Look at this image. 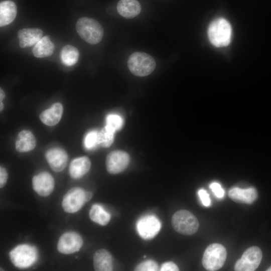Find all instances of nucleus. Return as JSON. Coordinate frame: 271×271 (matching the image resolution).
<instances>
[{"instance_id": "0eeeda50", "label": "nucleus", "mask_w": 271, "mask_h": 271, "mask_svg": "<svg viewBox=\"0 0 271 271\" xmlns=\"http://www.w3.org/2000/svg\"><path fill=\"white\" fill-rule=\"evenodd\" d=\"M262 252L257 246H252L247 248L243 253L234 265L236 271H253L255 270L262 259Z\"/></svg>"}, {"instance_id": "4468645a", "label": "nucleus", "mask_w": 271, "mask_h": 271, "mask_svg": "<svg viewBox=\"0 0 271 271\" xmlns=\"http://www.w3.org/2000/svg\"><path fill=\"white\" fill-rule=\"evenodd\" d=\"M228 196L236 203L250 204L256 199L257 193L254 188L241 189L234 187L229 190Z\"/></svg>"}, {"instance_id": "2f4dec72", "label": "nucleus", "mask_w": 271, "mask_h": 271, "mask_svg": "<svg viewBox=\"0 0 271 271\" xmlns=\"http://www.w3.org/2000/svg\"><path fill=\"white\" fill-rule=\"evenodd\" d=\"M8 174L7 170L3 167H0V188L4 187L7 182Z\"/></svg>"}, {"instance_id": "473e14b6", "label": "nucleus", "mask_w": 271, "mask_h": 271, "mask_svg": "<svg viewBox=\"0 0 271 271\" xmlns=\"http://www.w3.org/2000/svg\"><path fill=\"white\" fill-rule=\"evenodd\" d=\"M92 197V194L91 192L87 191L85 193V198L86 202L89 201Z\"/></svg>"}, {"instance_id": "20e7f679", "label": "nucleus", "mask_w": 271, "mask_h": 271, "mask_svg": "<svg viewBox=\"0 0 271 271\" xmlns=\"http://www.w3.org/2000/svg\"><path fill=\"white\" fill-rule=\"evenodd\" d=\"M172 224L177 232L186 235L195 233L199 226L196 216L186 210H180L175 212L172 218Z\"/></svg>"}, {"instance_id": "a878e982", "label": "nucleus", "mask_w": 271, "mask_h": 271, "mask_svg": "<svg viewBox=\"0 0 271 271\" xmlns=\"http://www.w3.org/2000/svg\"><path fill=\"white\" fill-rule=\"evenodd\" d=\"M123 124L122 118L117 114H109L106 117V125L109 128L116 131L119 130Z\"/></svg>"}, {"instance_id": "6ab92c4d", "label": "nucleus", "mask_w": 271, "mask_h": 271, "mask_svg": "<svg viewBox=\"0 0 271 271\" xmlns=\"http://www.w3.org/2000/svg\"><path fill=\"white\" fill-rule=\"evenodd\" d=\"M91 167L89 159L85 156L74 159L70 164L69 171L73 179H79L85 175Z\"/></svg>"}, {"instance_id": "393cba45", "label": "nucleus", "mask_w": 271, "mask_h": 271, "mask_svg": "<svg viewBox=\"0 0 271 271\" xmlns=\"http://www.w3.org/2000/svg\"><path fill=\"white\" fill-rule=\"evenodd\" d=\"M115 131L105 126L98 132V144L99 146L108 148L113 143Z\"/></svg>"}, {"instance_id": "c756f323", "label": "nucleus", "mask_w": 271, "mask_h": 271, "mask_svg": "<svg viewBox=\"0 0 271 271\" xmlns=\"http://www.w3.org/2000/svg\"><path fill=\"white\" fill-rule=\"evenodd\" d=\"M198 194L202 204L206 207L209 206L211 204V200L207 191L201 189L198 191Z\"/></svg>"}, {"instance_id": "f8f14e48", "label": "nucleus", "mask_w": 271, "mask_h": 271, "mask_svg": "<svg viewBox=\"0 0 271 271\" xmlns=\"http://www.w3.org/2000/svg\"><path fill=\"white\" fill-rule=\"evenodd\" d=\"M32 186L34 190L40 196L50 195L55 187V180L48 172H43L33 177Z\"/></svg>"}, {"instance_id": "7ed1b4c3", "label": "nucleus", "mask_w": 271, "mask_h": 271, "mask_svg": "<svg viewBox=\"0 0 271 271\" xmlns=\"http://www.w3.org/2000/svg\"><path fill=\"white\" fill-rule=\"evenodd\" d=\"M129 71L134 75L144 77L153 72L156 68V62L153 57L142 52L132 53L127 60Z\"/></svg>"}, {"instance_id": "a211bd4d", "label": "nucleus", "mask_w": 271, "mask_h": 271, "mask_svg": "<svg viewBox=\"0 0 271 271\" xmlns=\"http://www.w3.org/2000/svg\"><path fill=\"white\" fill-rule=\"evenodd\" d=\"M36 146V140L30 130H23L18 134L15 147L17 151L24 153L33 150Z\"/></svg>"}, {"instance_id": "39448f33", "label": "nucleus", "mask_w": 271, "mask_h": 271, "mask_svg": "<svg viewBox=\"0 0 271 271\" xmlns=\"http://www.w3.org/2000/svg\"><path fill=\"white\" fill-rule=\"evenodd\" d=\"M227 256L225 247L219 243L209 245L205 249L202 262L207 270H217L223 265Z\"/></svg>"}, {"instance_id": "aec40b11", "label": "nucleus", "mask_w": 271, "mask_h": 271, "mask_svg": "<svg viewBox=\"0 0 271 271\" xmlns=\"http://www.w3.org/2000/svg\"><path fill=\"white\" fill-rule=\"evenodd\" d=\"M116 8L118 14L127 19L137 17L141 10V5L137 0H120Z\"/></svg>"}, {"instance_id": "412c9836", "label": "nucleus", "mask_w": 271, "mask_h": 271, "mask_svg": "<svg viewBox=\"0 0 271 271\" xmlns=\"http://www.w3.org/2000/svg\"><path fill=\"white\" fill-rule=\"evenodd\" d=\"M17 8L15 3L11 1H5L0 3V26L4 27L12 23L17 15Z\"/></svg>"}, {"instance_id": "f3484780", "label": "nucleus", "mask_w": 271, "mask_h": 271, "mask_svg": "<svg viewBox=\"0 0 271 271\" xmlns=\"http://www.w3.org/2000/svg\"><path fill=\"white\" fill-rule=\"evenodd\" d=\"M93 266L96 271L112 270V257L111 254L105 249L96 250L93 255Z\"/></svg>"}, {"instance_id": "cd10ccee", "label": "nucleus", "mask_w": 271, "mask_h": 271, "mask_svg": "<svg viewBox=\"0 0 271 271\" xmlns=\"http://www.w3.org/2000/svg\"><path fill=\"white\" fill-rule=\"evenodd\" d=\"M136 271H157L159 270L157 262L153 260H147L139 264L134 269Z\"/></svg>"}, {"instance_id": "c85d7f7f", "label": "nucleus", "mask_w": 271, "mask_h": 271, "mask_svg": "<svg viewBox=\"0 0 271 271\" xmlns=\"http://www.w3.org/2000/svg\"><path fill=\"white\" fill-rule=\"evenodd\" d=\"M209 188L217 197L222 198L224 197L225 192L219 183L213 182L209 185Z\"/></svg>"}, {"instance_id": "2eb2a0df", "label": "nucleus", "mask_w": 271, "mask_h": 271, "mask_svg": "<svg viewBox=\"0 0 271 271\" xmlns=\"http://www.w3.org/2000/svg\"><path fill=\"white\" fill-rule=\"evenodd\" d=\"M43 31L39 28H24L18 32L19 45L25 48L36 44L42 38Z\"/></svg>"}, {"instance_id": "f704fd0d", "label": "nucleus", "mask_w": 271, "mask_h": 271, "mask_svg": "<svg viewBox=\"0 0 271 271\" xmlns=\"http://www.w3.org/2000/svg\"><path fill=\"white\" fill-rule=\"evenodd\" d=\"M0 109H1V111H2L4 109V104L2 101H1V103H0Z\"/></svg>"}, {"instance_id": "7c9ffc66", "label": "nucleus", "mask_w": 271, "mask_h": 271, "mask_svg": "<svg viewBox=\"0 0 271 271\" xmlns=\"http://www.w3.org/2000/svg\"><path fill=\"white\" fill-rule=\"evenodd\" d=\"M161 271H178L179 268L178 266L172 261L166 262L162 264L161 266Z\"/></svg>"}, {"instance_id": "9d476101", "label": "nucleus", "mask_w": 271, "mask_h": 271, "mask_svg": "<svg viewBox=\"0 0 271 271\" xmlns=\"http://www.w3.org/2000/svg\"><path fill=\"white\" fill-rule=\"evenodd\" d=\"M83 243V239L79 234L73 231L67 232L60 237L57 249L61 253L72 254L78 251Z\"/></svg>"}, {"instance_id": "f03ea898", "label": "nucleus", "mask_w": 271, "mask_h": 271, "mask_svg": "<svg viewBox=\"0 0 271 271\" xmlns=\"http://www.w3.org/2000/svg\"><path fill=\"white\" fill-rule=\"evenodd\" d=\"M232 30L229 23L223 18L214 20L210 24L208 35L210 42L215 46H227L230 42Z\"/></svg>"}, {"instance_id": "423d86ee", "label": "nucleus", "mask_w": 271, "mask_h": 271, "mask_svg": "<svg viewBox=\"0 0 271 271\" xmlns=\"http://www.w3.org/2000/svg\"><path fill=\"white\" fill-rule=\"evenodd\" d=\"M10 258L14 265L19 268H27L36 260L37 252L36 248L28 244H21L12 249Z\"/></svg>"}, {"instance_id": "6e6552de", "label": "nucleus", "mask_w": 271, "mask_h": 271, "mask_svg": "<svg viewBox=\"0 0 271 271\" xmlns=\"http://www.w3.org/2000/svg\"><path fill=\"white\" fill-rule=\"evenodd\" d=\"M161 223L154 215H147L140 218L136 224L137 231L143 239L150 240L154 238L160 231Z\"/></svg>"}, {"instance_id": "72a5a7b5", "label": "nucleus", "mask_w": 271, "mask_h": 271, "mask_svg": "<svg viewBox=\"0 0 271 271\" xmlns=\"http://www.w3.org/2000/svg\"><path fill=\"white\" fill-rule=\"evenodd\" d=\"M5 93L4 90L1 88L0 89V101H2L5 97Z\"/></svg>"}, {"instance_id": "9b49d317", "label": "nucleus", "mask_w": 271, "mask_h": 271, "mask_svg": "<svg viewBox=\"0 0 271 271\" xmlns=\"http://www.w3.org/2000/svg\"><path fill=\"white\" fill-rule=\"evenodd\" d=\"M129 162V155L124 151H113L107 156L106 167L108 173L116 174L123 171Z\"/></svg>"}, {"instance_id": "f257e3e1", "label": "nucleus", "mask_w": 271, "mask_h": 271, "mask_svg": "<svg viewBox=\"0 0 271 271\" xmlns=\"http://www.w3.org/2000/svg\"><path fill=\"white\" fill-rule=\"evenodd\" d=\"M76 29L79 36L84 41L92 45L99 43L103 36L102 26L92 18H80L76 23Z\"/></svg>"}, {"instance_id": "c9c22d12", "label": "nucleus", "mask_w": 271, "mask_h": 271, "mask_svg": "<svg viewBox=\"0 0 271 271\" xmlns=\"http://www.w3.org/2000/svg\"><path fill=\"white\" fill-rule=\"evenodd\" d=\"M268 271H271V266L267 269Z\"/></svg>"}, {"instance_id": "5701e85b", "label": "nucleus", "mask_w": 271, "mask_h": 271, "mask_svg": "<svg viewBox=\"0 0 271 271\" xmlns=\"http://www.w3.org/2000/svg\"><path fill=\"white\" fill-rule=\"evenodd\" d=\"M89 214L92 221L101 225L107 224L111 218L110 214L99 204L93 205L90 209Z\"/></svg>"}, {"instance_id": "1a4fd4ad", "label": "nucleus", "mask_w": 271, "mask_h": 271, "mask_svg": "<svg viewBox=\"0 0 271 271\" xmlns=\"http://www.w3.org/2000/svg\"><path fill=\"white\" fill-rule=\"evenodd\" d=\"M85 192L80 187H74L69 190L63 196L62 206L69 213L78 211L86 202Z\"/></svg>"}, {"instance_id": "dca6fc26", "label": "nucleus", "mask_w": 271, "mask_h": 271, "mask_svg": "<svg viewBox=\"0 0 271 271\" xmlns=\"http://www.w3.org/2000/svg\"><path fill=\"white\" fill-rule=\"evenodd\" d=\"M63 111L62 105L59 102H56L50 108L42 111L40 114V118L45 124L53 126L60 120Z\"/></svg>"}, {"instance_id": "bb28decb", "label": "nucleus", "mask_w": 271, "mask_h": 271, "mask_svg": "<svg viewBox=\"0 0 271 271\" xmlns=\"http://www.w3.org/2000/svg\"><path fill=\"white\" fill-rule=\"evenodd\" d=\"M98 132L96 130H92L86 134L84 139V145L87 150H92L98 145Z\"/></svg>"}, {"instance_id": "4be33fe9", "label": "nucleus", "mask_w": 271, "mask_h": 271, "mask_svg": "<svg viewBox=\"0 0 271 271\" xmlns=\"http://www.w3.org/2000/svg\"><path fill=\"white\" fill-rule=\"evenodd\" d=\"M54 50V45L48 36L42 37L33 49L34 56L37 58H44L51 56Z\"/></svg>"}, {"instance_id": "b1692460", "label": "nucleus", "mask_w": 271, "mask_h": 271, "mask_svg": "<svg viewBox=\"0 0 271 271\" xmlns=\"http://www.w3.org/2000/svg\"><path fill=\"white\" fill-rule=\"evenodd\" d=\"M79 53L78 49L70 45L65 46L61 51V58L65 65L71 66L75 64L79 59Z\"/></svg>"}, {"instance_id": "ddd939ff", "label": "nucleus", "mask_w": 271, "mask_h": 271, "mask_svg": "<svg viewBox=\"0 0 271 271\" xmlns=\"http://www.w3.org/2000/svg\"><path fill=\"white\" fill-rule=\"evenodd\" d=\"M46 160L51 169L55 172H60L66 167L68 156L65 151L60 148H53L45 154Z\"/></svg>"}]
</instances>
